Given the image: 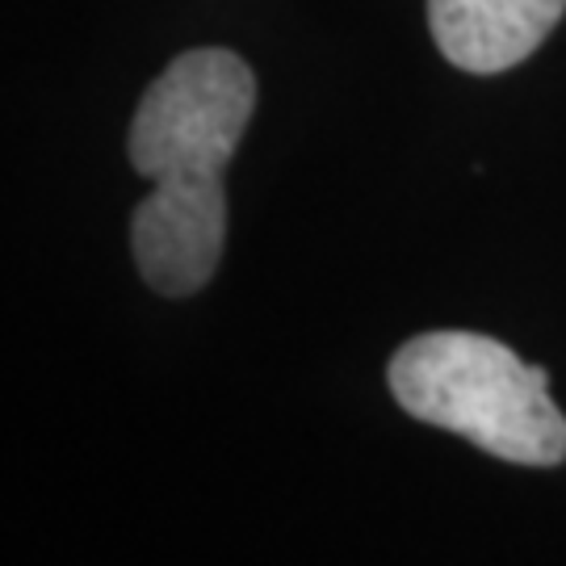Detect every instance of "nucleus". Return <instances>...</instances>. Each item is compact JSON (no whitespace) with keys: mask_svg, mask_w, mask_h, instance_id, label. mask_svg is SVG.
<instances>
[{"mask_svg":"<svg viewBox=\"0 0 566 566\" xmlns=\"http://www.w3.org/2000/svg\"><path fill=\"white\" fill-rule=\"evenodd\" d=\"M256 109L252 67L223 46L185 51L143 93L126 156L151 181L130 219L143 282L164 298L198 294L223 261V172Z\"/></svg>","mask_w":566,"mask_h":566,"instance_id":"1","label":"nucleus"},{"mask_svg":"<svg viewBox=\"0 0 566 566\" xmlns=\"http://www.w3.org/2000/svg\"><path fill=\"white\" fill-rule=\"evenodd\" d=\"M390 395L420 424L458 432L516 465L566 462V416L549 399V374L479 332H424L390 357Z\"/></svg>","mask_w":566,"mask_h":566,"instance_id":"2","label":"nucleus"},{"mask_svg":"<svg viewBox=\"0 0 566 566\" xmlns=\"http://www.w3.org/2000/svg\"><path fill=\"white\" fill-rule=\"evenodd\" d=\"M563 13L566 0H428L441 55L474 76H495L528 60Z\"/></svg>","mask_w":566,"mask_h":566,"instance_id":"3","label":"nucleus"}]
</instances>
